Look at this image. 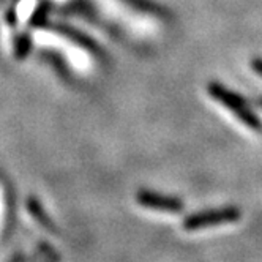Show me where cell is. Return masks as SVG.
Returning a JSON list of instances; mask_svg holds the SVG:
<instances>
[{"label": "cell", "mask_w": 262, "mask_h": 262, "mask_svg": "<svg viewBox=\"0 0 262 262\" xmlns=\"http://www.w3.org/2000/svg\"><path fill=\"white\" fill-rule=\"evenodd\" d=\"M242 216V212L237 207H223V209H215V210H205L201 213L190 215L183 221V228L186 231H198L204 228H212L218 226V224L224 223H234L238 221Z\"/></svg>", "instance_id": "obj_2"}, {"label": "cell", "mask_w": 262, "mask_h": 262, "mask_svg": "<svg viewBox=\"0 0 262 262\" xmlns=\"http://www.w3.org/2000/svg\"><path fill=\"white\" fill-rule=\"evenodd\" d=\"M55 30H59V32H62L65 36H68L70 40H73L74 43H78V45H81V46H84V48H87V49H90V51H95V43H92L87 36H84L82 33H79V32H76V30H73V29H70V27H54Z\"/></svg>", "instance_id": "obj_4"}, {"label": "cell", "mask_w": 262, "mask_h": 262, "mask_svg": "<svg viewBox=\"0 0 262 262\" xmlns=\"http://www.w3.org/2000/svg\"><path fill=\"white\" fill-rule=\"evenodd\" d=\"M27 205H29V210L32 212L33 218H35L36 221H38V223H41V226H46L48 229H52V226H51V220L46 216V213H45V210L41 209V205H40L38 201H36L35 198H30L29 202H27Z\"/></svg>", "instance_id": "obj_5"}, {"label": "cell", "mask_w": 262, "mask_h": 262, "mask_svg": "<svg viewBox=\"0 0 262 262\" xmlns=\"http://www.w3.org/2000/svg\"><path fill=\"white\" fill-rule=\"evenodd\" d=\"M136 201L139 205H142V207L154 209V210H163V212H169V213H179L185 207V204L179 198L166 196V194L147 191V190H141L136 194Z\"/></svg>", "instance_id": "obj_3"}, {"label": "cell", "mask_w": 262, "mask_h": 262, "mask_svg": "<svg viewBox=\"0 0 262 262\" xmlns=\"http://www.w3.org/2000/svg\"><path fill=\"white\" fill-rule=\"evenodd\" d=\"M207 90L213 100H216L223 106H226L231 112H234L243 125H247L253 131H262V120L254 114L251 107L248 106V103L243 100L238 93L231 92L229 89H226L218 82H210Z\"/></svg>", "instance_id": "obj_1"}, {"label": "cell", "mask_w": 262, "mask_h": 262, "mask_svg": "<svg viewBox=\"0 0 262 262\" xmlns=\"http://www.w3.org/2000/svg\"><path fill=\"white\" fill-rule=\"evenodd\" d=\"M251 68H253V71L257 74V76L262 78V59L260 57H254L251 60Z\"/></svg>", "instance_id": "obj_7"}, {"label": "cell", "mask_w": 262, "mask_h": 262, "mask_svg": "<svg viewBox=\"0 0 262 262\" xmlns=\"http://www.w3.org/2000/svg\"><path fill=\"white\" fill-rule=\"evenodd\" d=\"M125 2H128L129 5H133L138 10L152 13V14H158V8L152 2H148V0H125Z\"/></svg>", "instance_id": "obj_6"}]
</instances>
